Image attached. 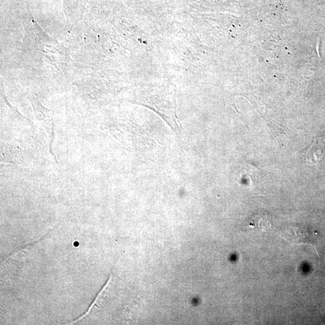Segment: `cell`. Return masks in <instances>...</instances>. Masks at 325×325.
Returning <instances> with one entry per match:
<instances>
[{"instance_id":"obj_1","label":"cell","mask_w":325,"mask_h":325,"mask_svg":"<svg viewBox=\"0 0 325 325\" xmlns=\"http://www.w3.org/2000/svg\"><path fill=\"white\" fill-rule=\"evenodd\" d=\"M31 103L34 107L36 120L38 122V125L41 126L42 128H44L46 132L49 151L53 155L54 160H56V155L53 153L52 145L55 138L54 125L52 116L51 112L40 105V103L35 99H31Z\"/></svg>"},{"instance_id":"obj_2","label":"cell","mask_w":325,"mask_h":325,"mask_svg":"<svg viewBox=\"0 0 325 325\" xmlns=\"http://www.w3.org/2000/svg\"><path fill=\"white\" fill-rule=\"evenodd\" d=\"M281 235L292 243L314 245L317 241V233L304 226L294 225L286 228Z\"/></svg>"},{"instance_id":"obj_4","label":"cell","mask_w":325,"mask_h":325,"mask_svg":"<svg viewBox=\"0 0 325 325\" xmlns=\"http://www.w3.org/2000/svg\"><path fill=\"white\" fill-rule=\"evenodd\" d=\"M248 223L249 227L263 232H268L272 226L269 216L263 213L254 214L249 219Z\"/></svg>"},{"instance_id":"obj_3","label":"cell","mask_w":325,"mask_h":325,"mask_svg":"<svg viewBox=\"0 0 325 325\" xmlns=\"http://www.w3.org/2000/svg\"><path fill=\"white\" fill-rule=\"evenodd\" d=\"M324 155V145L320 139H315L307 151L306 159L311 165H316L322 160Z\"/></svg>"}]
</instances>
